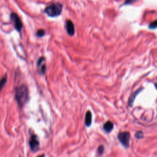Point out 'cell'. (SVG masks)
Here are the masks:
<instances>
[{
    "mask_svg": "<svg viewBox=\"0 0 157 157\" xmlns=\"http://www.w3.org/2000/svg\"><path fill=\"white\" fill-rule=\"evenodd\" d=\"M15 98L20 107H23L29 99V92L27 86L23 84L17 87L15 90Z\"/></svg>",
    "mask_w": 157,
    "mask_h": 157,
    "instance_id": "6da1fadb",
    "label": "cell"
},
{
    "mask_svg": "<svg viewBox=\"0 0 157 157\" xmlns=\"http://www.w3.org/2000/svg\"><path fill=\"white\" fill-rule=\"evenodd\" d=\"M63 9V4L59 2H53L45 8L44 12L50 17L59 16Z\"/></svg>",
    "mask_w": 157,
    "mask_h": 157,
    "instance_id": "7a4b0ae2",
    "label": "cell"
},
{
    "mask_svg": "<svg viewBox=\"0 0 157 157\" xmlns=\"http://www.w3.org/2000/svg\"><path fill=\"white\" fill-rule=\"evenodd\" d=\"M118 139L120 143L126 148L128 147L129 140H130V134L129 132L124 131L121 132L118 135Z\"/></svg>",
    "mask_w": 157,
    "mask_h": 157,
    "instance_id": "3957f363",
    "label": "cell"
},
{
    "mask_svg": "<svg viewBox=\"0 0 157 157\" xmlns=\"http://www.w3.org/2000/svg\"><path fill=\"white\" fill-rule=\"evenodd\" d=\"M10 19L14 22V25L16 30L20 32L22 29L23 24L19 16L16 13L12 12L10 13Z\"/></svg>",
    "mask_w": 157,
    "mask_h": 157,
    "instance_id": "277c9868",
    "label": "cell"
},
{
    "mask_svg": "<svg viewBox=\"0 0 157 157\" xmlns=\"http://www.w3.org/2000/svg\"><path fill=\"white\" fill-rule=\"evenodd\" d=\"M66 28L67 33L70 36H73L75 33V27L73 22L69 20L66 21Z\"/></svg>",
    "mask_w": 157,
    "mask_h": 157,
    "instance_id": "5b68a950",
    "label": "cell"
},
{
    "mask_svg": "<svg viewBox=\"0 0 157 157\" xmlns=\"http://www.w3.org/2000/svg\"><path fill=\"white\" fill-rule=\"evenodd\" d=\"M29 144L32 150H34L38 147L39 143L37 139V136L35 134H33L31 136L30 140L29 141Z\"/></svg>",
    "mask_w": 157,
    "mask_h": 157,
    "instance_id": "8992f818",
    "label": "cell"
},
{
    "mask_svg": "<svg viewBox=\"0 0 157 157\" xmlns=\"http://www.w3.org/2000/svg\"><path fill=\"white\" fill-rule=\"evenodd\" d=\"M143 90V88H140L139 89H138L137 90H136L135 92H134L129 97V100H128V105L129 107H132L133 105V103H134V101L135 100V98H136V96L139 94V93L142 91Z\"/></svg>",
    "mask_w": 157,
    "mask_h": 157,
    "instance_id": "52a82bcc",
    "label": "cell"
},
{
    "mask_svg": "<svg viewBox=\"0 0 157 157\" xmlns=\"http://www.w3.org/2000/svg\"><path fill=\"white\" fill-rule=\"evenodd\" d=\"M91 122H92V114H91V112L90 110H88L86 113L85 118V125L87 127H89V126H91Z\"/></svg>",
    "mask_w": 157,
    "mask_h": 157,
    "instance_id": "ba28073f",
    "label": "cell"
},
{
    "mask_svg": "<svg viewBox=\"0 0 157 157\" xmlns=\"http://www.w3.org/2000/svg\"><path fill=\"white\" fill-rule=\"evenodd\" d=\"M104 129L107 132H110L113 128V124L110 121H107L105 122L103 126Z\"/></svg>",
    "mask_w": 157,
    "mask_h": 157,
    "instance_id": "9c48e42d",
    "label": "cell"
},
{
    "mask_svg": "<svg viewBox=\"0 0 157 157\" xmlns=\"http://www.w3.org/2000/svg\"><path fill=\"white\" fill-rule=\"evenodd\" d=\"M6 82H7V77H6V75H5L4 77L1 78V79L0 80V92L5 86Z\"/></svg>",
    "mask_w": 157,
    "mask_h": 157,
    "instance_id": "30bf717a",
    "label": "cell"
},
{
    "mask_svg": "<svg viewBox=\"0 0 157 157\" xmlns=\"http://www.w3.org/2000/svg\"><path fill=\"white\" fill-rule=\"evenodd\" d=\"M45 34V31L43 29H39L37 32H36V36L39 37H42Z\"/></svg>",
    "mask_w": 157,
    "mask_h": 157,
    "instance_id": "8fae6325",
    "label": "cell"
},
{
    "mask_svg": "<svg viewBox=\"0 0 157 157\" xmlns=\"http://www.w3.org/2000/svg\"><path fill=\"white\" fill-rule=\"evenodd\" d=\"M45 61V57H44V56L40 57V58L38 59V61H37V66H38V67H40V66L42 65L43 63H44Z\"/></svg>",
    "mask_w": 157,
    "mask_h": 157,
    "instance_id": "7c38bea8",
    "label": "cell"
},
{
    "mask_svg": "<svg viewBox=\"0 0 157 157\" xmlns=\"http://www.w3.org/2000/svg\"><path fill=\"white\" fill-rule=\"evenodd\" d=\"M149 28L150 29H154L155 28H157V20L150 23V25H149Z\"/></svg>",
    "mask_w": 157,
    "mask_h": 157,
    "instance_id": "4fadbf2b",
    "label": "cell"
},
{
    "mask_svg": "<svg viewBox=\"0 0 157 157\" xmlns=\"http://www.w3.org/2000/svg\"><path fill=\"white\" fill-rule=\"evenodd\" d=\"M135 137L137 139H142L143 138L144 136H143V132L141 131H137L136 134H135Z\"/></svg>",
    "mask_w": 157,
    "mask_h": 157,
    "instance_id": "5bb4252c",
    "label": "cell"
},
{
    "mask_svg": "<svg viewBox=\"0 0 157 157\" xmlns=\"http://www.w3.org/2000/svg\"><path fill=\"white\" fill-rule=\"evenodd\" d=\"M40 73L43 75H44L45 74V72H46V66L45 64H42L41 66H40Z\"/></svg>",
    "mask_w": 157,
    "mask_h": 157,
    "instance_id": "9a60e30c",
    "label": "cell"
},
{
    "mask_svg": "<svg viewBox=\"0 0 157 157\" xmlns=\"http://www.w3.org/2000/svg\"><path fill=\"white\" fill-rule=\"evenodd\" d=\"M98 152L101 155L104 152V147L102 145H100L98 148Z\"/></svg>",
    "mask_w": 157,
    "mask_h": 157,
    "instance_id": "2e32d148",
    "label": "cell"
},
{
    "mask_svg": "<svg viewBox=\"0 0 157 157\" xmlns=\"http://www.w3.org/2000/svg\"><path fill=\"white\" fill-rule=\"evenodd\" d=\"M37 157H44V155H40V156H39Z\"/></svg>",
    "mask_w": 157,
    "mask_h": 157,
    "instance_id": "e0dca14e",
    "label": "cell"
},
{
    "mask_svg": "<svg viewBox=\"0 0 157 157\" xmlns=\"http://www.w3.org/2000/svg\"><path fill=\"white\" fill-rule=\"evenodd\" d=\"M155 86L156 88L157 89V83H155Z\"/></svg>",
    "mask_w": 157,
    "mask_h": 157,
    "instance_id": "ac0fdd59",
    "label": "cell"
}]
</instances>
